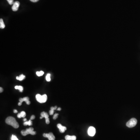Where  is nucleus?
Listing matches in <instances>:
<instances>
[{"label":"nucleus","mask_w":140,"mask_h":140,"mask_svg":"<svg viewBox=\"0 0 140 140\" xmlns=\"http://www.w3.org/2000/svg\"><path fill=\"white\" fill-rule=\"evenodd\" d=\"M43 118H42V117L41 116V117H40V119H41Z\"/></svg>","instance_id":"obj_34"},{"label":"nucleus","mask_w":140,"mask_h":140,"mask_svg":"<svg viewBox=\"0 0 140 140\" xmlns=\"http://www.w3.org/2000/svg\"><path fill=\"white\" fill-rule=\"evenodd\" d=\"M41 116L42 117V118H44V112H43L41 113Z\"/></svg>","instance_id":"obj_27"},{"label":"nucleus","mask_w":140,"mask_h":140,"mask_svg":"<svg viewBox=\"0 0 140 140\" xmlns=\"http://www.w3.org/2000/svg\"><path fill=\"white\" fill-rule=\"evenodd\" d=\"M44 74V72L43 71H37V72H36V74H37V76H43Z\"/></svg>","instance_id":"obj_16"},{"label":"nucleus","mask_w":140,"mask_h":140,"mask_svg":"<svg viewBox=\"0 0 140 140\" xmlns=\"http://www.w3.org/2000/svg\"><path fill=\"white\" fill-rule=\"evenodd\" d=\"M20 3L18 1H16L14 3L13 6L12 7V9L14 11H17L19 7Z\"/></svg>","instance_id":"obj_6"},{"label":"nucleus","mask_w":140,"mask_h":140,"mask_svg":"<svg viewBox=\"0 0 140 140\" xmlns=\"http://www.w3.org/2000/svg\"><path fill=\"white\" fill-rule=\"evenodd\" d=\"M58 114H57V113L54 114V115L53 117V120H56V119L58 118Z\"/></svg>","instance_id":"obj_22"},{"label":"nucleus","mask_w":140,"mask_h":140,"mask_svg":"<svg viewBox=\"0 0 140 140\" xmlns=\"http://www.w3.org/2000/svg\"><path fill=\"white\" fill-rule=\"evenodd\" d=\"M22 102H19L18 104V105L19 106H21L22 105Z\"/></svg>","instance_id":"obj_30"},{"label":"nucleus","mask_w":140,"mask_h":140,"mask_svg":"<svg viewBox=\"0 0 140 140\" xmlns=\"http://www.w3.org/2000/svg\"><path fill=\"white\" fill-rule=\"evenodd\" d=\"M50 74H48L46 76V80L47 81H51Z\"/></svg>","instance_id":"obj_17"},{"label":"nucleus","mask_w":140,"mask_h":140,"mask_svg":"<svg viewBox=\"0 0 140 140\" xmlns=\"http://www.w3.org/2000/svg\"><path fill=\"white\" fill-rule=\"evenodd\" d=\"M65 139L66 140H76V137L75 135L70 136V135H67L65 136Z\"/></svg>","instance_id":"obj_9"},{"label":"nucleus","mask_w":140,"mask_h":140,"mask_svg":"<svg viewBox=\"0 0 140 140\" xmlns=\"http://www.w3.org/2000/svg\"><path fill=\"white\" fill-rule=\"evenodd\" d=\"M25 75H23V74H21L19 76H17L16 77V79H17L18 80L21 81H22L23 79H25Z\"/></svg>","instance_id":"obj_11"},{"label":"nucleus","mask_w":140,"mask_h":140,"mask_svg":"<svg viewBox=\"0 0 140 140\" xmlns=\"http://www.w3.org/2000/svg\"><path fill=\"white\" fill-rule=\"evenodd\" d=\"M23 121H24V122H26V121H27V120H26V118H25L23 119Z\"/></svg>","instance_id":"obj_33"},{"label":"nucleus","mask_w":140,"mask_h":140,"mask_svg":"<svg viewBox=\"0 0 140 140\" xmlns=\"http://www.w3.org/2000/svg\"><path fill=\"white\" fill-rule=\"evenodd\" d=\"M137 122V119L135 118H132L127 122L126 125L129 128L133 127L136 125Z\"/></svg>","instance_id":"obj_3"},{"label":"nucleus","mask_w":140,"mask_h":140,"mask_svg":"<svg viewBox=\"0 0 140 140\" xmlns=\"http://www.w3.org/2000/svg\"><path fill=\"white\" fill-rule=\"evenodd\" d=\"M13 112L15 113H18V111L17 110L15 109V110H14Z\"/></svg>","instance_id":"obj_31"},{"label":"nucleus","mask_w":140,"mask_h":140,"mask_svg":"<svg viewBox=\"0 0 140 140\" xmlns=\"http://www.w3.org/2000/svg\"><path fill=\"white\" fill-rule=\"evenodd\" d=\"M20 114L22 118H24L26 116V113L25 111H21V112Z\"/></svg>","instance_id":"obj_18"},{"label":"nucleus","mask_w":140,"mask_h":140,"mask_svg":"<svg viewBox=\"0 0 140 140\" xmlns=\"http://www.w3.org/2000/svg\"><path fill=\"white\" fill-rule=\"evenodd\" d=\"M7 0L10 5H12V4H13L14 3V0Z\"/></svg>","instance_id":"obj_20"},{"label":"nucleus","mask_w":140,"mask_h":140,"mask_svg":"<svg viewBox=\"0 0 140 140\" xmlns=\"http://www.w3.org/2000/svg\"><path fill=\"white\" fill-rule=\"evenodd\" d=\"M32 122L31 120H29L28 121H26L23 123V125L24 126H32Z\"/></svg>","instance_id":"obj_12"},{"label":"nucleus","mask_w":140,"mask_h":140,"mask_svg":"<svg viewBox=\"0 0 140 140\" xmlns=\"http://www.w3.org/2000/svg\"><path fill=\"white\" fill-rule=\"evenodd\" d=\"M57 111H61V108H60V107H58V108L57 109Z\"/></svg>","instance_id":"obj_32"},{"label":"nucleus","mask_w":140,"mask_h":140,"mask_svg":"<svg viewBox=\"0 0 140 140\" xmlns=\"http://www.w3.org/2000/svg\"><path fill=\"white\" fill-rule=\"evenodd\" d=\"M54 111L53 110H50L49 111V113H50V115H52V114H54Z\"/></svg>","instance_id":"obj_24"},{"label":"nucleus","mask_w":140,"mask_h":140,"mask_svg":"<svg viewBox=\"0 0 140 140\" xmlns=\"http://www.w3.org/2000/svg\"><path fill=\"white\" fill-rule=\"evenodd\" d=\"M6 122L7 124L13 126L15 128H18L19 127V124L15 118L12 116H9L6 119Z\"/></svg>","instance_id":"obj_1"},{"label":"nucleus","mask_w":140,"mask_h":140,"mask_svg":"<svg viewBox=\"0 0 140 140\" xmlns=\"http://www.w3.org/2000/svg\"><path fill=\"white\" fill-rule=\"evenodd\" d=\"M5 27V25L4 23V21H3V19H0V28L3 29Z\"/></svg>","instance_id":"obj_13"},{"label":"nucleus","mask_w":140,"mask_h":140,"mask_svg":"<svg viewBox=\"0 0 140 140\" xmlns=\"http://www.w3.org/2000/svg\"><path fill=\"white\" fill-rule=\"evenodd\" d=\"M31 2H37L39 1V0H30Z\"/></svg>","instance_id":"obj_28"},{"label":"nucleus","mask_w":140,"mask_h":140,"mask_svg":"<svg viewBox=\"0 0 140 140\" xmlns=\"http://www.w3.org/2000/svg\"><path fill=\"white\" fill-rule=\"evenodd\" d=\"M57 127L59 129L60 132L61 133H63L67 130V128L65 126H63L61 124H58L57 125Z\"/></svg>","instance_id":"obj_7"},{"label":"nucleus","mask_w":140,"mask_h":140,"mask_svg":"<svg viewBox=\"0 0 140 140\" xmlns=\"http://www.w3.org/2000/svg\"><path fill=\"white\" fill-rule=\"evenodd\" d=\"M44 118H45V119L49 118L48 114L46 112H44Z\"/></svg>","instance_id":"obj_21"},{"label":"nucleus","mask_w":140,"mask_h":140,"mask_svg":"<svg viewBox=\"0 0 140 140\" xmlns=\"http://www.w3.org/2000/svg\"><path fill=\"white\" fill-rule=\"evenodd\" d=\"M3 89L2 88L0 87V93H2L3 92Z\"/></svg>","instance_id":"obj_29"},{"label":"nucleus","mask_w":140,"mask_h":140,"mask_svg":"<svg viewBox=\"0 0 140 140\" xmlns=\"http://www.w3.org/2000/svg\"><path fill=\"white\" fill-rule=\"evenodd\" d=\"M11 140H18V139L15 135H13L12 136Z\"/></svg>","instance_id":"obj_19"},{"label":"nucleus","mask_w":140,"mask_h":140,"mask_svg":"<svg viewBox=\"0 0 140 140\" xmlns=\"http://www.w3.org/2000/svg\"><path fill=\"white\" fill-rule=\"evenodd\" d=\"M43 136L44 137L48 138L49 140H54L55 139V137L52 132L49 133H44L43 134Z\"/></svg>","instance_id":"obj_5"},{"label":"nucleus","mask_w":140,"mask_h":140,"mask_svg":"<svg viewBox=\"0 0 140 140\" xmlns=\"http://www.w3.org/2000/svg\"><path fill=\"white\" fill-rule=\"evenodd\" d=\"M88 135L91 137L94 136L96 133V130L94 127L93 126H90L89 128L88 131Z\"/></svg>","instance_id":"obj_4"},{"label":"nucleus","mask_w":140,"mask_h":140,"mask_svg":"<svg viewBox=\"0 0 140 140\" xmlns=\"http://www.w3.org/2000/svg\"><path fill=\"white\" fill-rule=\"evenodd\" d=\"M42 100H43V103H45L46 102L47 100V96L46 95L44 94L42 95Z\"/></svg>","instance_id":"obj_15"},{"label":"nucleus","mask_w":140,"mask_h":140,"mask_svg":"<svg viewBox=\"0 0 140 140\" xmlns=\"http://www.w3.org/2000/svg\"><path fill=\"white\" fill-rule=\"evenodd\" d=\"M18 118H22L21 117V115L20 113H18L17 115Z\"/></svg>","instance_id":"obj_26"},{"label":"nucleus","mask_w":140,"mask_h":140,"mask_svg":"<svg viewBox=\"0 0 140 140\" xmlns=\"http://www.w3.org/2000/svg\"><path fill=\"white\" fill-rule=\"evenodd\" d=\"M16 89H18L19 90V92H22L23 90V88L21 86H16L15 87Z\"/></svg>","instance_id":"obj_14"},{"label":"nucleus","mask_w":140,"mask_h":140,"mask_svg":"<svg viewBox=\"0 0 140 140\" xmlns=\"http://www.w3.org/2000/svg\"><path fill=\"white\" fill-rule=\"evenodd\" d=\"M19 102H23L25 101L27 105L30 104V102L29 101V98L28 97H25L23 98H20L19 99Z\"/></svg>","instance_id":"obj_8"},{"label":"nucleus","mask_w":140,"mask_h":140,"mask_svg":"<svg viewBox=\"0 0 140 140\" xmlns=\"http://www.w3.org/2000/svg\"><path fill=\"white\" fill-rule=\"evenodd\" d=\"M36 100L37 101H38V102L40 103H43V100H42V96L41 95L37 94L36 95Z\"/></svg>","instance_id":"obj_10"},{"label":"nucleus","mask_w":140,"mask_h":140,"mask_svg":"<svg viewBox=\"0 0 140 140\" xmlns=\"http://www.w3.org/2000/svg\"><path fill=\"white\" fill-rule=\"evenodd\" d=\"M35 118V116L34 115H32V116H31V117H30V120H34V119Z\"/></svg>","instance_id":"obj_25"},{"label":"nucleus","mask_w":140,"mask_h":140,"mask_svg":"<svg viewBox=\"0 0 140 140\" xmlns=\"http://www.w3.org/2000/svg\"><path fill=\"white\" fill-rule=\"evenodd\" d=\"M34 128L30 127L27 128L26 130H23L21 131V133L23 136H26L28 134H30L32 135H35L36 133V132L34 131Z\"/></svg>","instance_id":"obj_2"},{"label":"nucleus","mask_w":140,"mask_h":140,"mask_svg":"<svg viewBox=\"0 0 140 140\" xmlns=\"http://www.w3.org/2000/svg\"><path fill=\"white\" fill-rule=\"evenodd\" d=\"M46 123L47 124H49L50 123V119L49 118H48L46 119Z\"/></svg>","instance_id":"obj_23"}]
</instances>
